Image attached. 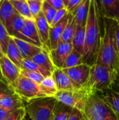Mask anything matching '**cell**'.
<instances>
[{"label":"cell","mask_w":119,"mask_h":120,"mask_svg":"<svg viewBox=\"0 0 119 120\" xmlns=\"http://www.w3.org/2000/svg\"><path fill=\"white\" fill-rule=\"evenodd\" d=\"M100 16L101 15L97 1L91 0L86 22V43L83 54V63L90 66L96 64L101 43Z\"/></svg>","instance_id":"6da1fadb"},{"label":"cell","mask_w":119,"mask_h":120,"mask_svg":"<svg viewBox=\"0 0 119 120\" xmlns=\"http://www.w3.org/2000/svg\"><path fill=\"white\" fill-rule=\"evenodd\" d=\"M104 18V31L96 64L116 71L119 65V53L116 40L117 22Z\"/></svg>","instance_id":"7a4b0ae2"},{"label":"cell","mask_w":119,"mask_h":120,"mask_svg":"<svg viewBox=\"0 0 119 120\" xmlns=\"http://www.w3.org/2000/svg\"><path fill=\"white\" fill-rule=\"evenodd\" d=\"M58 101L55 96H44L25 102L27 115L31 120H53Z\"/></svg>","instance_id":"3957f363"},{"label":"cell","mask_w":119,"mask_h":120,"mask_svg":"<svg viewBox=\"0 0 119 120\" xmlns=\"http://www.w3.org/2000/svg\"><path fill=\"white\" fill-rule=\"evenodd\" d=\"M116 71L95 64L91 66L89 79L83 88L87 89L92 93L102 92L110 88L116 82Z\"/></svg>","instance_id":"277c9868"},{"label":"cell","mask_w":119,"mask_h":120,"mask_svg":"<svg viewBox=\"0 0 119 120\" xmlns=\"http://www.w3.org/2000/svg\"><path fill=\"white\" fill-rule=\"evenodd\" d=\"M92 94L86 88L69 91H58L55 97L57 100L72 108L85 112L89 96Z\"/></svg>","instance_id":"5b68a950"},{"label":"cell","mask_w":119,"mask_h":120,"mask_svg":"<svg viewBox=\"0 0 119 120\" xmlns=\"http://www.w3.org/2000/svg\"><path fill=\"white\" fill-rule=\"evenodd\" d=\"M15 91L25 101L33 98L47 96L40 84L20 75L14 86Z\"/></svg>","instance_id":"8992f818"},{"label":"cell","mask_w":119,"mask_h":120,"mask_svg":"<svg viewBox=\"0 0 119 120\" xmlns=\"http://www.w3.org/2000/svg\"><path fill=\"white\" fill-rule=\"evenodd\" d=\"M91 66L82 63L70 68L62 69L64 72L70 77L78 89L83 88L86 86L90 77Z\"/></svg>","instance_id":"52a82bcc"},{"label":"cell","mask_w":119,"mask_h":120,"mask_svg":"<svg viewBox=\"0 0 119 120\" xmlns=\"http://www.w3.org/2000/svg\"><path fill=\"white\" fill-rule=\"evenodd\" d=\"M96 112L106 120H119L117 115L110 106L106 103L97 92L92 93L88 99Z\"/></svg>","instance_id":"ba28073f"},{"label":"cell","mask_w":119,"mask_h":120,"mask_svg":"<svg viewBox=\"0 0 119 120\" xmlns=\"http://www.w3.org/2000/svg\"><path fill=\"white\" fill-rule=\"evenodd\" d=\"M20 70L6 55L0 58V72L4 81L11 86H13L19 77Z\"/></svg>","instance_id":"9c48e42d"},{"label":"cell","mask_w":119,"mask_h":120,"mask_svg":"<svg viewBox=\"0 0 119 120\" xmlns=\"http://www.w3.org/2000/svg\"><path fill=\"white\" fill-rule=\"evenodd\" d=\"M72 50V42H60L56 49L50 50V58L55 68L62 69L67 58Z\"/></svg>","instance_id":"30bf717a"},{"label":"cell","mask_w":119,"mask_h":120,"mask_svg":"<svg viewBox=\"0 0 119 120\" xmlns=\"http://www.w3.org/2000/svg\"><path fill=\"white\" fill-rule=\"evenodd\" d=\"M20 34L22 37V40L43 48L34 19H27Z\"/></svg>","instance_id":"8fae6325"},{"label":"cell","mask_w":119,"mask_h":120,"mask_svg":"<svg viewBox=\"0 0 119 120\" xmlns=\"http://www.w3.org/2000/svg\"><path fill=\"white\" fill-rule=\"evenodd\" d=\"M100 15L119 22V0H99Z\"/></svg>","instance_id":"7c38bea8"},{"label":"cell","mask_w":119,"mask_h":120,"mask_svg":"<svg viewBox=\"0 0 119 120\" xmlns=\"http://www.w3.org/2000/svg\"><path fill=\"white\" fill-rule=\"evenodd\" d=\"M69 14H67L59 22L50 28L49 31V40H48V49L52 50L56 49L61 41V37L65 28L68 22Z\"/></svg>","instance_id":"4fadbf2b"},{"label":"cell","mask_w":119,"mask_h":120,"mask_svg":"<svg viewBox=\"0 0 119 120\" xmlns=\"http://www.w3.org/2000/svg\"><path fill=\"white\" fill-rule=\"evenodd\" d=\"M108 104L119 119V84L116 82L109 89L102 92H97Z\"/></svg>","instance_id":"5bb4252c"},{"label":"cell","mask_w":119,"mask_h":120,"mask_svg":"<svg viewBox=\"0 0 119 120\" xmlns=\"http://www.w3.org/2000/svg\"><path fill=\"white\" fill-rule=\"evenodd\" d=\"M39 34L43 44V48L48 49V40H49V31L50 26L45 18L42 11L34 18Z\"/></svg>","instance_id":"9a60e30c"},{"label":"cell","mask_w":119,"mask_h":120,"mask_svg":"<svg viewBox=\"0 0 119 120\" xmlns=\"http://www.w3.org/2000/svg\"><path fill=\"white\" fill-rule=\"evenodd\" d=\"M52 76L55 79L58 91H69L78 89L62 69L56 68L53 72Z\"/></svg>","instance_id":"2e32d148"},{"label":"cell","mask_w":119,"mask_h":120,"mask_svg":"<svg viewBox=\"0 0 119 120\" xmlns=\"http://www.w3.org/2000/svg\"><path fill=\"white\" fill-rule=\"evenodd\" d=\"M15 44H17L19 51L23 58V59L32 60V58L36 54L39 53L43 49V47L36 46L26 41L13 37Z\"/></svg>","instance_id":"e0dca14e"},{"label":"cell","mask_w":119,"mask_h":120,"mask_svg":"<svg viewBox=\"0 0 119 120\" xmlns=\"http://www.w3.org/2000/svg\"><path fill=\"white\" fill-rule=\"evenodd\" d=\"M0 106L10 112H13L16 110L24 108L25 101L15 91H13L0 100Z\"/></svg>","instance_id":"ac0fdd59"},{"label":"cell","mask_w":119,"mask_h":120,"mask_svg":"<svg viewBox=\"0 0 119 120\" xmlns=\"http://www.w3.org/2000/svg\"><path fill=\"white\" fill-rule=\"evenodd\" d=\"M26 21L27 19L17 12L11 20V21L10 22L9 25L6 27L7 31L10 37L22 40V37L20 34V32L23 28Z\"/></svg>","instance_id":"d6986e66"},{"label":"cell","mask_w":119,"mask_h":120,"mask_svg":"<svg viewBox=\"0 0 119 120\" xmlns=\"http://www.w3.org/2000/svg\"><path fill=\"white\" fill-rule=\"evenodd\" d=\"M32 60L41 67L43 69L53 73L56 69L53 63V61L50 58V51L48 49L43 48V49L35 56H34Z\"/></svg>","instance_id":"ffe728a7"},{"label":"cell","mask_w":119,"mask_h":120,"mask_svg":"<svg viewBox=\"0 0 119 120\" xmlns=\"http://www.w3.org/2000/svg\"><path fill=\"white\" fill-rule=\"evenodd\" d=\"M17 11L13 4L9 0L0 1V20L6 27Z\"/></svg>","instance_id":"44dd1931"},{"label":"cell","mask_w":119,"mask_h":120,"mask_svg":"<svg viewBox=\"0 0 119 120\" xmlns=\"http://www.w3.org/2000/svg\"><path fill=\"white\" fill-rule=\"evenodd\" d=\"M90 1L91 0H83L80 5L76 8V9L73 13H71L74 15L77 25H86L90 10Z\"/></svg>","instance_id":"7402d4cb"},{"label":"cell","mask_w":119,"mask_h":120,"mask_svg":"<svg viewBox=\"0 0 119 120\" xmlns=\"http://www.w3.org/2000/svg\"><path fill=\"white\" fill-rule=\"evenodd\" d=\"M15 65H16L20 69H21L22 61H23V58L19 51V49L15 44L14 39L13 37H11L7 49L6 51L5 54Z\"/></svg>","instance_id":"603a6c76"},{"label":"cell","mask_w":119,"mask_h":120,"mask_svg":"<svg viewBox=\"0 0 119 120\" xmlns=\"http://www.w3.org/2000/svg\"><path fill=\"white\" fill-rule=\"evenodd\" d=\"M86 25H77L76 32L72 42L73 45V49L82 55L83 54L86 43Z\"/></svg>","instance_id":"cb8c5ba5"},{"label":"cell","mask_w":119,"mask_h":120,"mask_svg":"<svg viewBox=\"0 0 119 120\" xmlns=\"http://www.w3.org/2000/svg\"><path fill=\"white\" fill-rule=\"evenodd\" d=\"M76 27L77 25L75 18L72 13H69L68 22L62 33L60 42H72L74 34L76 32Z\"/></svg>","instance_id":"d4e9b609"},{"label":"cell","mask_w":119,"mask_h":120,"mask_svg":"<svg viewBox=\"0 0 119 120\" xmlns=\"http://www.w3.org/2000/svg\"><path fill=\"white\" fill-rule=\"evenodd\" d=\"M74 108L60 101H58L55 109L53 120H68Z\"/></svg>","instance_id":"484cf974"},{"label":"cell","mask_w":119,"mask_h":120,"mask_svg":"<svg viewBox=\"0 0 119 120\" xmlns=\"http://www.w3.org/2000/svg\"><path fill=\"white\" fill-rule=\"evenodd\" d=\"M21 70L39 72V73L41 74L44 77H50L53 75V73L43 69L41 67H40L39 65H37L36 63H34L32 60H28V59H24L23 60L22 67H21Z\"/></svg>","instance_id":"4316f807"},{"label":"cell","mask_w":119,"mask_h":120,"mask_svg":"<svg viewBox=\"0 0 119 120\" xmlns=\"http://www.w3.org/2000/svg\"><path fill=\"white\" fill-rule=\"evenodd\" d=\"M40 84L47 96H55L58 91L55 79L52 75L45 77Z\"/></svg>","instance_id":"83f0119b"},{"label":"cell","mask_w":119,"mask_h":120,"mask_svg":"<svg viewBox=\"0 0 119 120\" xmlns=\"http://www.w3.org/2000/svg\"><path fill=\"white\" fill-rule=\"evenodd\" d=\"M83 63V55L73 49L72 52L67 58L62 69L70 68Z\"/></svg>","instance_id":"f1b7e54d"},{"label":"cell","mask_w":119,"mask_h":120,"mask_svg":"<svg viewBox=\"0 0 119 120\" xmlns=\"http://www.w3.org/2000/svg\"><path fill=\"white\" fill-rule=\"evenodd\" d=\"M15 11L22 16L25 18L26 19H34L32 17L29 7L27 0H20L12 2Z\"/></svg>","instance_id":"f546056e"},{"label":"cell","mask_w":119,"mask_h":120,"mask_svg":"<svg viewBox=\"0 0 119 120\" xmlns=\"http://www.w3.org/2000/svg\"><path fill=\"white\" fill-rule=\"evenodd\" d=\"M57 11L58 10H56L55 8H53L47 1H46L45 0L43 1V6H42V12L50 25L51 22H53V20L57 13Z\"/></svg>","instance_id":"4dcf8cb0"},{"label":"cell","mask_w":119,"mask_h":120,"mask_svg":"<svg viewBox=\"0 0 119 120\" xmlns=\"http://www.w3.org/2000/svg\"><path fill=\"white\" fill-rule=\"evenodd\" d=\"M10 38L11 37L7 31L6 27L0 20V42H1L3 51L4 52V54H6V51L7 49V46L8 44Z\"/></svg>","instance_id":"1f68e13d"},{"label":"cell","mask_w":119,"mask_h":120,"mask_svg":"<svg viewBox=\"0 0 119 120\" xmlns=\"http://www.w3.org/2000/svg\"><path fill=\"white\" fill-rule=\"evenodd\" d=\"M29 10L31 12V14L34 19L35 17L42 11V6H43V2L42 1H29L27 0Z\"/></svg>","instance_id":"d6a6232c"},{"label":"cell","mask_w":119,"mask_h":120,"mask_svg":"<svg viewBox=\"0 0 119 120\" xmlns=\"http://www.w3.org/2000/svg\"><path fill=\"white\" fill-rule=\"evenodd\" d=\"M20 75L22 76H25V77H27L28 79H29L36 83H39V84H41V82L45 78L41 74H40L39 72L27 71V70H20Z\"/></svg>","instance_id":"836d02e7"},{"label":"cell","mask_w":119,"mask_h":120,"mask_svg":"<svg viewBox=\"0 0 119 120\" xmlns=\"http://www.w3.org/2000/svg\"><path fill=\"white\" fill-rule=\"evenodd\" d=\"M84 113L86 115L88 120H106L103 119L102 117H101L96 112V111L94 110V108H93V106L88 101H87Z\"/></svg>","instance_id":"e575fe53"},{"label":"cell","mask_w":119,"mask_h":120,"mask_svg":"<svg viewBox=\"0 0 119 120\" xmlns=\"http://www.w3.org/2000/svg\"><path fill=\"white\" fill-rule=\"evenodd\" d=\"M26 115L25 108H20L12 112L5 120H22Z\"/></svg>","instance_id":"d590c367"},{"label":"cell","mask_w":119,"mask_h":120,"mask_svg":"<svg viewBox=\"0 0 119 120\" xmlns=\"http://www.w3.org/2000/svg\"><path fill=\"white\" fill-rule=\"evenodd\" d=\"M15 91L14 89L8 85L5 81L0 82V100L5 96Z\"/></svg>","instance_id":"8d00e7d4"},{"label":"cell","mask_w":119,"mask_h":120,"mask_svg":"<svg viewBox=\"0 0 119 120\" xmlns=\"http://www.w3.org/2000/svg\"><path fill=\"white\" fill-rule=\"evenodd\" d=\"M69 12L67 10L66 8H62V9H60V10H58L57 11V13L53 20V22H51L50 24V27H53L55 25H56L58 22H59L67 14H68Z\"/></svg>","instance_id":"74e56055"},{"label":"cell","mask_w":119,"mask_h":120,"mask_svg":"<svg viewBox=\"0 0 119 120\" xmlns=\"http://www.w3.org/2000/svg\"><path fill=\"white\" fill-rule=\"evenodd\" d=\"M68 120H88L85 113L79 110L74 109L72 112Z\"/></svg>","instance_id":"f35d334b"},{"label":"cell","mask_w":119,"mask_h":120,"mask_svg":"<svg viewBox=\"0 0 119 120\" xmlns=\"http://www.w3.org/2000/svg\"><path fill=\"white\" fill-rule=\"evenodd\" d=\"M82 1L83 0H69L66 8L69 13H73Z\"/></svg>","instance_id":"ab89813d"},{"label":"cell","mask_w":119,"mask_h":120,"mask_svg":"<svg viewBox=\"0 0 119 120\" xmlns=\"http://www.w3.org/2000/svg\"><path fill=\"white\" fill-rule=\"evenodd\" d=\"M50 5H51L56 10H60L64 8H66L65 4L63 0H45Z\"/></svg>","instance_id":"60d3db41"},{"label":"cell","mask_w":119,"mask_h":120,"mask_svg":"<svg viewBox=\"0 0 119 120\" xmlns=\"http://www.w3.org/2000/svg\"><path fill=\"white\" fill-rule=\"evenodd\" d=\"M12 112H10L3 107L0 106V120H5L11 113Z\"/></svg>","instance_id":"b9f144b4"},{"label":"cell","mask_w":119,"mask_h":120,"mask_svg":"<svg viewBox=\"0 0 119 120\" xmlns=\"http://www.w3.org/2000/svg\"><path fill=\"white\" fill-rule=\"evenodd\" d=\"M116 40L117 48L119 53V22H117L116 25Z\"/></svg>","instance_id":"7bdbcfd3"},{"label":"cell","mask_w":119,"mask_h":120,"mask_svg":"<svg viewBox=\"0 0 119 120\" xmlns=\"http://www.w3.org/2000/svg\"><path fill=\"white\" fill-rule=\"evenodd\" d=\"M116 82L119 84V65L117 70H116Z\"/></svg>","instance_id":"ee69618b"},{"label":"cell","mask_w":119,"mask_h":120,"mask_svg":"<svg viewBox=\"0 0 119 120\" xmlns=\"http://www.w3.org/2000/svg\"><path fill=\"white\" fill-rule=\"evenodd\" d=\"M4 55L5 54H4V52L3 51V49H2V46H1V42H0V58L4 56Z\"/></svg>","instance_id":"f6af8a7d"},{"label":"cell","mask_w":119,"mask_h":120,"mask_svg":"<svg viewBox=\"0 0 119 120\" xmlns=\"http://www.w3.org/2000/svg\"><path fill=\"white\" fill-rule=\"evenodd\" d=\"M63 1H64V3L65 4V6H67L68 3H69V0H63Z\"/></svg>","instance_id":"bcb514c9"},{"label":"cell","mask_w":119,"mask_h":120,"mask_svg":"<svg viewBox=\"0 0 119 120\" xmlns=\"http://www.w3.org/2000/svg\"><path fill=\"white\" fill-rule=\"evenodd\" d=\"M4 78H3V77H2V75H1V74L0 72V82H4Z\"/></svg>","instance_id":"7dc6e473"},{"label":"cell","mask_w":119,"mask_h":120,"mask_svg":"<svg viewBox=\"0 0 119 120\" xmlns=\"http://www.w3.org/2000/svg\"><path fill=\"white\" fill-rule=\"evenodd\" d=\"M28 117H28V116H27V115H26V116H25V117L23 118V120H31L30 119H29V118L28 119Z\"/></svg>","instance_id":"c3c4849f"},{"label":"cell","mask_w":119,"mask_h":120,"mask_svg":"<svg viewBox=\"0 0 119 120\" xmlns=\"http://www.w3.org/2000/svg\"><path fill=\"white\" fill-rule=\"evenodd\" d=\"M10 1L13 2V1H20V0H9Z\"/></svg>","instance_id":"681fc988"},{"label":"cell","mask_w":119,"mask_h":120,"mask_svg":"<svg viewBox=\"0 0 119 120\" xmlns=\"http://www.w3.org/2000/svg\"><path fill=\"white\" fill-rule=\"evenodd\" d=\"M29 1H43L44 0H29Z\"/></svg>","instance_id":"f907efd6"},{"label":"cell","mask_w":119,"mask_h":120,"mask_svg":"<svg viewBox=\"0 0 119 120\" xmlns=\"http://www.w3.org/2000/svg\"><path fill=\"white\" fill-rule=\"evenodd\" d=\"M97 2V4H98V7H99V0H96Z\"/></svg>","instance_id":"816d5d0a"},{"label":"cell","mask_w":119,"mask_h":120,"mask_svg":"<svg viewBox=\"0 0 119 120\" xmlns=\"http://www.w3.org/2000/svg\"><path fill=\"white\" fill-rule=\"evenodd\" d=\"M117 84H118V83H117Z\"/></svg>","instance_id":"f5cc1de1"},{"label":"cell","mask_w":119,"mask_h":120,"mask_svg":"<svg viewBox=\"0 0 119 120\" xmlns=\"http://www.w3.org/2000/svg\"><path fill=\"white\" fill-rule=\"evenodd\" d=\"M0 1H1V0H0Z\"/></svg>","instance_id":"db71d44e"}]
</instances>
